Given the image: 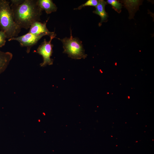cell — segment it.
I'll return each mask as SVG.
<instances>
[{"instance_id": "obj_1", "label": "cell", "mask_w": 154, "mask_h": 154, "mask_svg": "<svg viewBox=\"0 0 154 154\" xmlns=\"http://www.w3.org/2000/svg\"><path fill=\"white\" fill-rule=\"evenodd\" d=\"M11 1L14 21L21 29H27L34 23L40 20L42 11L38 5L37 0Z\"/></svg>"}, {"instance_id": "obj_2", "label": "cell", "mask_w": 154, "mask_h": 154, "mask_svg": "<svg viewBox=\"0 0 154 154\" xmlns=\"http://www.w3.org/2000/svg\"><path fill=\"white\" fill-rule=\"evenodd\" d=\"M9 3L8 1L0 0V30L8 40L17 37L21 31L14 21Z\"/></svg>"}, {"instance_id": "obj_3", "label": "cell", "mask_w": 154, "mask_h": 154, "mask_svg": "<svg viewBox=\"0 0 154 154\" xmlns=\"http://www.w3.org/2000/svg\"><path fill=\"white\" fill-rule=\"evenodd\" d=\"M70 30V36L63 39L58 38L63 44V53L67 54L69 57L74 59H85L87 54L85 52L82 42L77 38L73 37Z\"/></svg>"}, {"instance_id": "obj_4", "label": "cell", "mask_w": 154, "mask_h": 154, "mask_svg": "<svg viewBox=\"0 0 154 154\" xmlns=\"http://www.w3.org/2000/svg\"><path fill=\"white\" fill-rule=\"evenodd\" d=\"M56 36L55 34L50 37V40L47 41L45 39L37 48L35 52L42 56L43 59V62L40 65L41 67H44L47 65L53 64V60L51 58L53 53L52 48L53 45L51 44L53 39L55 38Z\"/></svg>"}, {"instance_id": "obj_5", "label": "cell", "mask_w": 154, "mask_h": 154, "mask_svg": "<svg viewBox=\"0 0 154 154\" xmlns=\"http://www.w3.org/2000/svg\"><path fill=\"white\" fill-rule=\"evenodd\" d=\"M45 35H46L44 34L36 35L28 32L22 36L9 39L8 40H15L18 41L21 46L27 47L26 52L27 53H29L31 48L35 45L42 37Z\"/></svg>"}, {"instance_id": "obj_6", "label": "cell", "mask_w": 154, "mask_h": 154, "mask_svg": "<svg viewBox=\"0 0 154 154\" xmlns=\"http://www.w3.org/2000/svg\"><path fill=\"white\" fill-rule=\"evenodd\" d=\"M48 19L44 23L39 21H37L33 23L30 28L29 33L36 35H39L44 34L50 37L55 33L54 32H51L47 29L46 23Z\"/></svg>"}, {"instance_id": "obj_7", "label": "cell", "mask_w": 154, "mask_h": 154, "mask_svg": "<svg viewBox=\"0 0 154 154\" xmlns=\"http://www.w3.org/2000/svg\"><path fill=\"white\" fill-rule=\"evenodd\" d=\"M107 4L106 2L103 0H99L97 5L96 7V10L93 13L99 15L101 18L100 22L99 24L100 26L102 23L107 21L108 17V13L105 9V6Z\"/></svg>"}, {"instance_id": "obj_8", "label": "cell", "mask_w": 154, "mask_h": 154, "mask_svg": "<svg viewBox=\"0 0 154 154\" xmlns=\"http://www.w3.org/2000/svg\"><path fill=\"white\" fill-rule=\"evenodd\" d=\"M37 4L41 10H44L47 14L56 12L57 9L56 5L51 0H38Z\"/></svg>"}, {"instance_id": "obj_9", "label": "cell", "mask_w": 154, "mask_h": 154, "mask_svg": "<svg viewBox=\"0 0 154 154\" xmlns=\"http://www.w3.org/2000/svg\"><path fill=\"white\" fill-rule=\"evenodd\" d=\"M13 57L10 52L0 50V74L6 70Z\"/></svg>"}, {"instance_id": "obj_10", "label": "cell", "mask_w": 154, "mask_h": 154, "mask_svg": "<svg viewBox=\"0 0 154 154\" xmlns=\"http://www.w3.org/2000/svg\"><path fill=\"white\" fill-rule=\"evenodd\" d=\"M106 2L111 5L114 9L118 13L121 11L122 5L119 1L116 0H107Z\"/></svg>"}, {"instance_id": "obj_11", "label": "cell", "mask_w": 154, "mask_h": 154, "mask_svg": "<svg viewBox=\"0 0 154 154\" xmlns=\"http://www.w3.org/2000/svg\"><path fill=\"white\" fill-rule=\"evenodd\" d=\"M99 0H88L84 3L79 6L77 8H74V9H81L83 7L86 6H92L96 7L98 4Z\"/></svg>"}, {"instance_id": "obj_12", "label": "cell", "mask_w": 154, "mask_h": 154, "mask_svg": "<svg viewBox=\"0 0 154 154\" xmlns=\"http://www.w3.org/2000/svg\"><path fill=\"white\" fill-rule=\"evenodd\" d=\"M6 38L7 37L5 33L0 30V48L5 45Z\"/></svg>"}]
</instances>
